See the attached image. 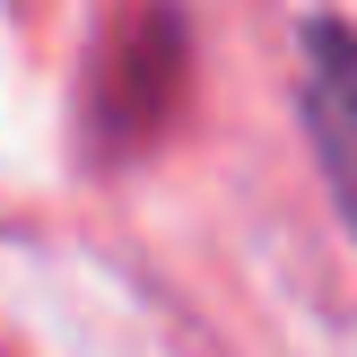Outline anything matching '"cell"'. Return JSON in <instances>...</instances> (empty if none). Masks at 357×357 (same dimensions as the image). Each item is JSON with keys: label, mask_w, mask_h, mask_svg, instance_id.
<instances>
[{"label": "cell", "mask_w": 357, "mask_h": 357, "mask_svg": "<svg viewBox=\"0 0 357 357\" xmlns=\"http://www.w3.org/2000/svg\"><path fill=\"white\" fill-rule=\"evenodd\" d=\"M305 139L357 236V26L349 17H305Z\"/></svg>", "instance_id": "7a4b0ae2"}, {"label": "cell", "mask_w": 357, "mask_h": 357, "mask_svg": "<svg viewBox=\"0 0 357 357\" xmlns=\"http://www.w3.org/2000/svg\"><path fill=\"white\" fill-rule=\"evenodd\" d=\"M183 79H192V35L174 9H139L131 26L105 44V70H96V131L105 149H139L174 122L183 105Z\"/></svg>", "instance_id": "6da1fadb"}]
</instances>
